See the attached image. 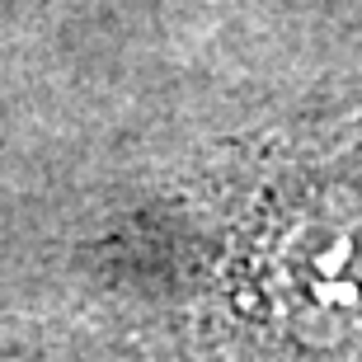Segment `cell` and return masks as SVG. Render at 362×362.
Wrapping results in <instances>:
<instances>
[{
    "label": "cell",
    "instance_id": "6da1fadb",
    "mask_svg": "<svg viewBox=\"0 0 362 362\" xmlns=\"http://www.w3.org/2000/svg\"><path fill=\"white\" fill-rule=\"evenodd\" d=\"M264 282L273 306L310 344H334L362 325V207L344 193L301 202L273 230Z\"/></svg>",
    "mask_w": 362,
    "mask_h": 362
}]
</instances>
